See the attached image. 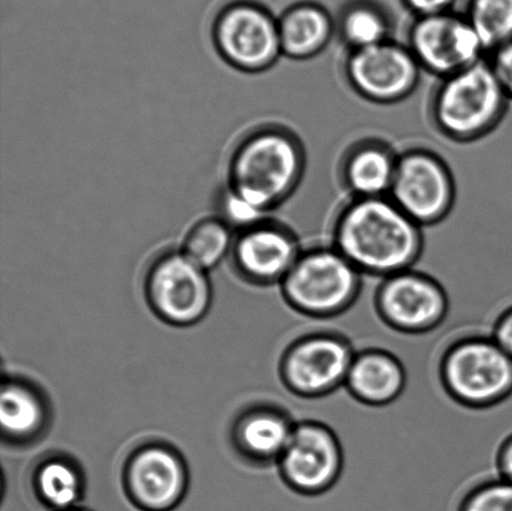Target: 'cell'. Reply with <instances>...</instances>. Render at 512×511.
I'll return each instance as SVG.
<instances>
[{
    "instance_id": "obj_21",
    "label": "cell",
    "mask_w": 512,
    "mask_h": 511,
    "mask_svg": "<svg viewBox=\"0 0 512 511\" xmlns=\"http://www.w3.org/2000/svg\"><path fill=\"white\" fill-rule=\"evenodd\" d=\"M340 32L350 49L358 50L389 40L390 25L378 5L358 0L341 14Z\"/></svg>"
},
{
    "instance_id": "obj_17",
    "label": "cell",
    "mask_w": 512,
    "mask_h": 511,
    "mask_svg": "<svg viewBox=\"0 0 512 511\" xmlns=\"http://www.w3.org/2000/svg\"><path fill=\"white\" fill-rule=\"evenodd\" d=\"M281 53L291 59H308L330 42L334 23L328 10L311 2L291 5L278 19Z\"/></svg>"
},
{
    "instance_id": "obj_4",
    "label": "cell",
    "mask_w": 512,
    "mask_h": 511,
    "mask_svg": "<svg viewBox=\"0 0 512 511\" xmlns=\"http://www.w3.org/2000/svg\"><path fill=\"white\" fill-rule=\"evenodd\" d=\"M361 275L338 249H313L300 254L281 288L296 312L328 319L343 314L356 302Z\"/></svg>"
},
{
    "instance_id": "obj_5",
    "label": "cell",
    "mask_w": 512,
    "mask_h": 511,
    "mask_svg": "<svg viewBox=\"0 0 512 511\" xmlns=\"http://www.w3.org/2000/svg\"><path fill=\"white\" fill-rule=\"evenodd\" d=\"M441 382L466 408L495 407L512 394V358L491 337L461 339L440 365Z\"/></svg>"
},
{
    "instance_id": "obj_18",
    "label": "cell",
    "mask_w": 512,
    "mask_h": 511,
    "mask_svg": "<svg viewBox=\"0 0 512 511\" xmlns=\"http://www.w3.org/2000/svg\"><path fill=\"white\" fill-rule=\"evenodd\" d=\"M396 158L380 145H363L350 154L344 177L356 198L388 197L393 184Z\"/></svg>"
},
{
    "instance_id": "obj_19",
    "label": "cell",
    "mask_w": 512,
    "mask_h": 511,
    "mask_svg": "<svg viewBox=\"0 0 512 511\" xmlns=\"http://www.w3.org/2000/svg\"><path fill=\"white\" fill-rule=\"evenodd\" d=\"M294 428L295 424L279 410H256L240 423V447L254 459L279 462L288 447Z\"/></svg>"
},
{
    "instance_id": "obj_6",
    "label": "cell",
    "mask_w": 512,
    "mask_h": 511,
    "mask_svg": "<svg viewBox=\"0 0 512 511\" xmlns=\"http://www.w3.org/2000/svg\"><path fill=\"white\" fill-rule=\"evenodd\" d=\"M213 42L225 62L248 73L273 67L283 55L278 19L254 0H234L220 9Z\"/></svg>"
},
{
    "instance_id": "obj_31",
    "label": "cell",
    "mask_w": 512,
    "mask_h": 511,
    "mask_svg": "<svg viewBox=\"0 0 512 511\" xmlns=\"http://www.w3.org/2000/svg\"><path fill=\"white\" fill-rule=\"evenodd\" d=\"M67 511H88V510L74 508V509H70V510H67Z\"/></svg>"
},
{
    "instance_id": "obj_20",
    "label": "cell",
    "mask_w": 512,
    "mask_h": 511,
    "mask_svg": "<svg viewBox=\"0 0 512 511\" xmlns=\"http://www.w3.org/2000/svg\"><path fill=\"white\" fill-rule=\"evenodd\" d=\"M44 418L45 410L37 393L20 384L4 385L0 422L5 435L13 439L32 437L42 428Z\"/></svg>"
},
{
    "instance_id": "obj_26",
    "label": "cell",
    "mask_w": 512,
    "mask_h": 511,
    "mask_svg": "<svg viewBox=\"0 0 512 511\" xmlns=\"http://www.w3.org/2000/svg\"><path fill=\"white\" fill-rule=\"evenodd\" d=\"M223 210L227 223L239 225L244 229L254 227V225L263 223L264 213L253 207L244 199L228 190L223 202Z\"/></svg>"
},
{
    "instance_id": "obj_15",
    "label": "cell",
    "mask_w": 512,
    "mask_h": 511,
    "mask_svg": "<svg viewBox=\"0 0 512 511\" xmlns=\"http://www.w3.org/2000/svg\"><path fill=\"white\" fill-rule=\"evenodd\" d=\"M300 254L298 242L288 230L266 223L244 229L234 243L238 268L259 283L283 282Z\"/></svg>"
},
{
    "instance_id": "obj_10",
    "label": "cell",
    "mask_w": 512,
    "mask_h": 511,
    "mask_svg": "<svg viewBox=\"0 0 512 511\" xmlns=\"http://www.w3.org/2000/svg\"><path fill=\"white\" fill-rule=\"evenodd\" d=\"M409 49L420 68L443 78L480 62L488 53L469 19L453 12L416 17Z\"/></svg>"
},
{
    "instance_id": "obj_8",
    "label": "cell",
    "mask_w": 512,
    "mask_h": 511,
    "mask_svg": "<svg viewBox=\"0 0 512 511\" xmlns=\"http://www.w3.org/2000/svg\"><path fill=\"white\" fill-rule=\"evenodd\" d=\"M355 352L339 334L311 333L296 340L281 360L286 387L305 399H318L345 388Z\"/></svg>"
},
{
    "instance_id": "obj_16",
    "label": "cell",
    "mask_w": 512,
    "mask_h": 511,
    "mask_svg": "<svg viewBox=\"0 0 512 511\" xmlns=\"http://www.w3.org/2000/svg\"><path fill=\"white\" fill-rule=\"evenodd\" d=\"M405 387L404 365L394 354L381 349L356 353L345 383L351 397L374 408L395 402Z\"/></svg>"
},
{
    "instance_id": "obj_22",
    "label": "cell",
    "mask_w": 512,
    "mask_h": 511,
    "mask_svg": "<svg viewBox=\"0 0 512 511\" xmlns=\"http://www.w3.org/2000/svg\"><path fill=\"white\" fill-rule=\"evenodd\" d=\"M35 485L40 500L55 511L74 509L82 498V479L77 469L63 460L45 463L37 474Z\"/></svg>"
},
{
    "instance_id": "obj_23",
    "label": "cell",
    "mask_w": 512,
    "mask_h": 511,
    "mask_svg": "<svg viewBox=\"0 0 512 511\" xmlns=\"http://www.w3.org/2000/svg\"><path fill=\"white\" fill-rule=\"evenodd\" d=\"M465 17L488 53L512 40V0H469Z\"/></svg>"
},
{
    "instance_id": "obj_27",
    "label": "cell",
    "mask_w": 512,
    "mask_h": 511,
    "mask_svg": "<svg viewBox=\"0 0 512 511\" xmlns=\"http://www.w3.org/2000/svg\"><path fill=\"white\" fill-rule=\"evenodd\" d=\"M489 62L499 79L501 87L505 90L508 98L512 100V40L494 50Z\"/></svg>"
},
{
    "instance_id": "obj_9",
    "label": "cell",
    "mask_w": 512,
    "mask_h": 511,
    "mask_svg": "<svg viewBox=\"0 0 512 511\" xmlns=\"http://www.w3.org/2000/svg\"><path fill=\"white\" fill-rule=\"evenodd\" d=\"M388 197L420 227L433 225L453 208L454 180L436 155L411 150L396 160Z\"/></svg>"
},
{
    "instance_id": "obj_24",
    "label": "cell",
    "mask_w": 512,
    "mask_h": 511,
    "mask_svg": "<svg viewBox=\"0 0 512 511\" xmlns=\"http://www.w3.org/2000/svg\"><path fill=\"white\" fill-rule=\"evenodd\" d=\"M233 238L225 220L205 219L190 229L183 253L204 270L222 262L232 248Z\"/></svg>"
},
{
    "instance_id": "obj_11",
    "label": "cell",
    "mask_w": 512,
    "mask_h": 511,
    "mask_svg": "<svg viewBox=\"0 0 512 511\" xmlns=\"http://www.w3.org/2000/svg\"><path fill=\"white\" fill-rule=\"evenodd\" d=\"M375 307L390 328L423 334L443 322L449 299L435 279L410 269L383 279L375 295Z\"/></svg>"
},
{
    "instance_id": "obj_1",
    "label": "cell",
    "mask_w": 512,
    "mask_h": 511,
    "mask_svg": "<svg viewBox=\"0 0 512 511\" xmlns=\"http://www.w3.org/2000/svg\"><path fill=\"white\" fill-rule=\"evenodd\" d=\"M420 229L389 197L356 198L336 223L334 248L361 274L385 279L418 262Z\"/></svg>"
},
{
    "instance_id": "obj_28",
    "label": "cell",
    "mask_w": 512,
    "mask_h": 511,
    "mask_svg": "<svg viewBox=\"0 0 512 511\" xmlns=\"http://www.w3.org/2000/svg\"><path fill=\"white\" fill-rule=\"evenodd\" d=\"M416 17L450 12L455 0H401Z\"/></svg>"
},
{
    "instance_id": "obj_12",
    "label": "cell",
    "mask_w": 512,
    "mask_h": 511,
    "mask_svg": "<svg viewBox=\"0 0 512 511\" xmlns=\"http://www.w3.org/2000/svg\"><path fill=\"white\" fill-rule=\"evenodd\" d=\"M420 65L409 47L386 40L351 50L346 75L351 87L370 102L390 104L408 97L418 85Z\"/></svg>"
},
{
    "instance_id": "obj_30",
    "label": "cell",
    "mask_w": 512,
    "mask_h": 511,
    "mask_svg": "<svg viewBox=\"0 0 512 511\" xmlns=\"http://www.w3.org/2000/svg\"><path fill=\"white\" fill-rule=\"evenodd\" d=\"M496 467H498L499 478L512 484V435L500 445Z\"/></svg>"
},
{
    "instance_id": "obj_7",
    "label": "cell",
    "mask_w": 512,
    "mask_h": 511,
    "mask_svg": "<svg viewBox=\"0 0 512 511\" xmlns=\"http://www.w3.org/2000/svg\"><path fill=\"white\" fill-rule=\"evenodd\" d=\"M278 463L290 490L300 498H320L338 484L344 468L343 447L328 425L305 420L295 424Z\"/></svg>"
},
{
    "instance_id": "obj_2",
    "label": "cell",
    "mask_w": 512,
    "mask_h": 511,
    "mask_svg": "<svg viewBox=\"0 0 512 511\" xmlns=\"http://www.w3.org/2000/svg\"><path fill=\"white\" fill-rule=\"evenodd\" d=\"M303 168V152L289 133L260 129L230 159L229 190L265 214L289 197Z\"/></svg>"
},
{
    "instance_id": "obj_25",
    "label": "cell",
    "mask_w": 512,
    "mask_h": 511,
    "mask_svg": "<svg viewBox=\"0 0 512 511\" xmlns=\"http://www.w3.org/2000/svg\"><path fill=\"white\" fill-rule=\"evenodd\" d=\"M459 511H512V484L498 478L476 485L461 498Z\"/></svg>"
},
{
    "instance_id": "obj_14",
    "label": "cell",
    "mask_w": 512,
    "mask_h": 511,
    "mask_svg": "<svg viewBox=\"0 0 512 511\" xmlns=\"http://www.w3.org/2000/svg\"><path fill=\"white\" fill-rule=\"evenodd\" d=\"M127 488L130 500L140 510L172 511L184 497L187 473L172 450L148 447L130 460Z\"/></svg>"
},
{
    "instance_id": "obj_13",
    "label": "cell",
    "mask_w": 512,
    "mask_h": 511,
    "mask_svg": "<svg viewBox=\"0 0 512 511\" xmlns=\"http://www.w3.org/2000/svg\"><path fill=\"white\" fill-rule=\"evenodd\" d=\"M148 294L160 317L175 325L202 319L212 297L207 273L183 252L165 254L153 265Z\"/></svg>"
},
{
    "instance_id": "obj_3",
    "label": "cell",
    "mask_w": 512,
    "mask_h": 511,
    "mask_svg": "<svg viewBox=\"0 0 512 511\" xmlns=\"http://www.w3.org/2000/svg\"><path fill=\"white\" fill-rule=\"evenodd\" d=\"M510 99L489 60L470 65L444 78L434 99L436 124L446 137H484L503 119Z\"/></svg>"
},
{
    "instance_id": "obj_29",
    "label": "cell",
    "mask_w": 512,
    "mask_h": 511,
    "mask_svg": "<svg viewBox=\"0 0 512 511\" xmlns=\"http://www.w3.org/2000/svg\"><path fill=\"white\" fill-rule=\"evenodd\" d=\"M491 338L512 358V307L505 310L496 320Z\"/></svg>"
}]
</instances>
